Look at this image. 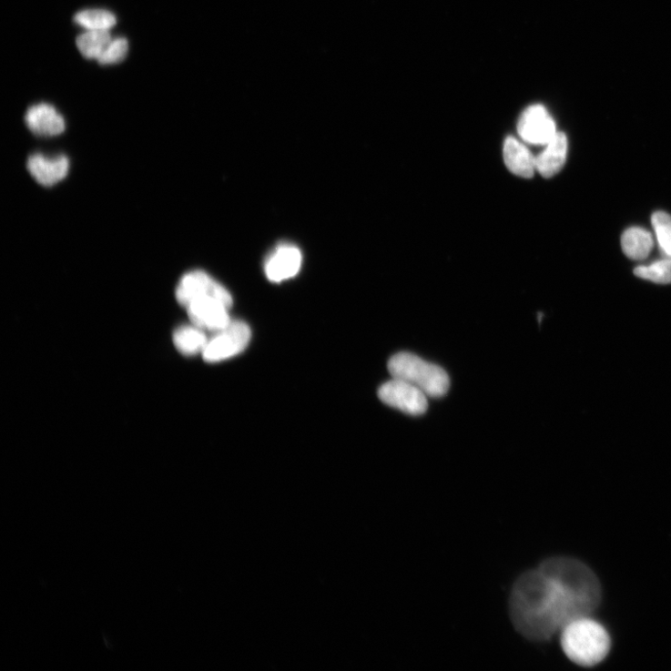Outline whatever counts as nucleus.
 Segmentation results:
<instances>
[{
	"label": "nucleus",
	"instance_id": "10",
	"mask_svg": "<svg viewBox=\"0 0 671 671\" xmlns=\"http://www.w3.org/2000/svg\"><path fill=\"white\" fill-rule=\"evenodd\" d=\"M302 263L300 249L291 245L276 248L265 262L267 279L273 283L289 280L298 274Z\"/></svg>",
	"mask_w": 671,
	"mask_h": 671
},
{
	"label": "nucleus",
	"instance_id": "8",
	"mask_svg": "<svg viewBox=\"0 0 671 671\" xmlns=\"http://www.w3.org/2000/svg\"><path fill=\"white\" fill-rule=\"evenodd\" d=\"M207 296H216L232 304L229 292L203 270H193L185 274L176 290L178 303L185 308L192 301Z\"/></svg>",
	"mask_w": 671,
	"mask_h": 671
},
{
	"label": "nucleus",
	"instance_id": "7",
	"mask_svg": "<svg viewBox=\"0 0 671 671\" xmlns=\"http://www.w3.org/2000/svg\"><path fill=\"white\" fill-rule=\"evenodd\" d=\"M231 305L216 296H207L192 301L186 309L191 324L216 333L231 322L229 314Z\"/></svg>",
	"mask_w": 671,
	"mask_h": 671
},
{
	"label": "nucleus",
	"instance_id": "5",
	"mask_svg": "<svg viewBox=\"0 0 671 671\" xmlns=\"http://www.w3.org/2000/svg\"><path fill=\"white\" fill-rule=\"evenodd\" d=\"M251 340L250 328L242 321H232L214 333L203 351L208 363H219L236 357L246 350Z\"/></svg>",
	"mask_w": 671,
	"mask_h": 671
},
{
	"label": "nucleus",
	"instance_id": "18",
	"mask_svg": "<svg viewBox=\"0 0 671 671\" xmlns=\"http://www.w3.org/2000/svg\"><path fill=\"white\" fill-rule=\"evenodd\" d=\"M75 22L88 30H109L117 19L106 10H86L75 15Z\"/></svg>",
	"mask_w": 671,
	"mask_h": 671
},
{
	"label": "nucleus",
	"instance_id": "11",
	"mask_svg": "<svg viewBox=\"0 0 671 671\" xmlns=\"http://www.w3.org/2000/svg\"><path fill=\"white\" fill-rule=\"evenodd\" d=\"M27 169L37 183L43 186H53L67 176L69 161L64 155L48 157L36 153L29 157Z\"/></svg>",
	"mask_w": 671,
	"mask_h": 671
},
{
	"label": "nucleus",
	"instance_id": "3",
	"mask_svg": "<svg viewBox=\"0 0 671 671\" xmlns=\"http://www.w3.org/2000/svg\"><path fill=\"white\" fill-rule=\"evenodd\" d=\"M561 631L563 650L574 664L594 666L610 653L612 642L607 629L590 616L574 619Z\"/></svg>",
	"mask_w": 671,
	"mask_h": 671
},
{
	"label": "nucleus",
	"instance_id": "20",
	"mask_svg": "<svg viewBox=\"0 0 671 671\" xmlns=\"http://www.w3.org/2000/svg\"><path fill=\"white\" fill-rule=\"evenodd\" d=\"M652 225L661 249L671 259V217L665 212H656Z\"/></svg>",
	"mask_w": 671,
	"mask_h": 671
},
{
	"label": "nucleus",
	"instance_id": "4",
	"mask_svg": "<svg viewBox=\"0 0 671 671\" xmlns=\"http://www.w3.org/2000/svg\"><path fill=\"white\" fill-rule=\"evenodd\" d=\"M388 370L393 379L416 386L427 397H443L450 388L449 375L442 368L426 362L413 353L394 354L388 362Z\"/></svg>",
	"mask_w": 671,
	"mask_h": 671
},
{
	"label": "nucleus",
	"instance_id": "21",
	"mask_svg": "<svg viewBox=\"0 0 671 671\" xmlns=\"http://www.w3.org/2000/svg\"><path fill=\"white\" fill-rule=\"evenodd\" d=\"M128 53V42L125 37L112 39L105 52L98 58L101 65L117 64L126 59Z\"/></svg>",
	"mask_w": 671,
	"mask_h": 671
},
{
	"label": "nucleus",
	"instance_id": "2",
	"mask_svg": "<svg viewBox=\"0 0 671 671\" xmlns=\"http://www.w3.org/2000/svg\"><path fill=\"white\" fill-rule=\"evenodd\" d=\"M539 569L558 582L585 615L590 616L599 607L603 596L601 583L582 562L555 557L544 561Z\"/></svg>",
	"mask_w": 671,
	"mask_h": 671
},
{
	"label": "nucleus",
	"instance_id": "19",
	"mask_svg": "<svg viewBox=\"0 0 671 671\" xmlns=\"http://www.w3.org/2000/svg\"><path fill=\"white\" fill-rule=\"evenodd\" d=\"M637 278L656 284H671V259L639 266L635 269Z\"/></svg>",
	"mask_w": 671,
	"mask_h": 671
},
{
	"label": "nucleus",
	"instance_id": "12",
	"mask_svg": "<svg viewBox=\"0 0 671 671\" xmlns=\"http://www.w3.org/2000/svg\"><path fill=\"white\" fill-rule=\"evenodd\" d=\"M25 121L29 130L37 136L55 137L66 129L64 117L49 104H37L26 111Z\"/></svg>",
	"mask_w": 671,
	"mask_h": 671
},
{
	"label": "nucleus",
	"instance_id": "17",
	"mask_svg": "<svg viewBox=\"0 0 671 671\" xmlns=\"http://www.w3.org/2000/svg\"><path fill=\"white\" fill-rule=\"evenodd\" d=\"M111 41L108 30H88L77 36L76 46L86 58L98 60Z\"/></svg>",
	"mask_w": 671,
	"mask_h": 671
},
{
	"label": "nucleus",
	"instance_id": "16",
	"mask_svg": "<svg viewBox=\"0 0 671 671\" xmlns=\"http://www.w3.org/2000/svg\"><path fill=\"white\" fill-rule=\"evenodd\" d=\"M208 340L206 331L193 324L178 328L173 336L175 346L186 357L203 353Z\"/></svg>",
	"mask_w": 671,
	"mask_h": 671
},
{
	"label": "nucleus",
	"instance_id": "9",
	"mask_svg": "<svg viewBox=\"0 0 671 671\" xmlns=\"http://www.w3.org/2000/svg\"><path fill=\"white\" fill-rule=\"evenodd\" d=\"M518 132L526 142L546 145L558 133L555 122L540 105L528 107L522 115Z\"/></svg>",
	"mask_w": 671,
	"mask_h": 671
},
{
	"label": "nucleus",
	"instance_id": "6",
	"mask_svg": "<svg viewBox=\"0 0 671 671\" xmlns=\"http://www.w3.org/2000/svg\"><path fill=\"white\" fill-rule=\"evenodd\" d=\"M378 396L386 405L410 415H422L428 409L426 394L402 380L392 378L385 382L380 387Z\"/></svg>",
	"mask_w": 671,
	"mask_h": 671
},
{
	"label": "nucleus",
	"instance_id": "13",
	"mask_svg": "<svg viewBox=\"0 0 671 671\" xmlns=\"http://www.w3.org/2000/svg\"><path fill=\"white\" fill-rule=\"evenodd\" d=\"M568 153V139L558 132L546 145L545 149L535 157L536 170L546 178L554 177L564 167Z\"/></svg>",
	"mask_w": 671,
	"mask_h": 671
},
{
	"label": "nucleus",
	"instance_id": "14",
	"mask_svg": "<svg viewBox=\"0 0 671 671\" xmlns=\"http://www.w3.org/2000/svg\"><path fill=\"white\" fill-rule=\"evenodd\" d=\"M503 159L506 168L519 177L531 178L535 168V157L519 140L507 137L503 145Z\"/></svg>",
	"mask_w": 671,
	"mask_h": 671
},
{
	"label": "nucleus",
	"instance_id": "15",
	"mask_svg": "<svg viewBox=\"0 0 671 671\" xmlns=\"http://www.w3.org/2000/svg\"><path fill=\"white\" fill-rule=\"evenodd\" d=\"M622 249L630 259H646L654 247L652 234L642 228L627 229L622 235Z\"/></svg>",
	"mask_w": 671,
	"mask_h": 671
},
{
	"label": "nucleus",
	"instance_id": "1",
	"mask_svg": "<svg viewBox=\"0 0 671 671\" xmlns=\"http://www.w3.org/2000/svg\"><path fill=\"white\" fill-rule=\"evenodd\" d=\"M513 625L526 639L544 642L584 614L564 588L540 569L523 574L509 599Z\"/></svg>",
	"mask_w": 671,
	"mask_h": 671
}]
</instances>
